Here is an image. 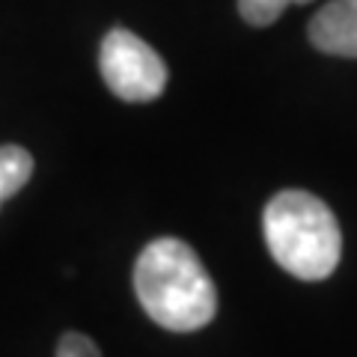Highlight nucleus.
Wrapping results in <instances>:
<instances>
[{
    "label": "nucleus",
    "mask_w": 357,
    "mask_h": 357,
    "mask_svg": "<svg viewBox=\"0 0 357 357\" xmlns=\"http://www.w3.org/2000/svg\"><path fill=\"white\" fill-rule=\"evenodd\" d=\"M134 292L146 316L173 333L206 328L218 312L215 280L182 238L149 241L134 265Z\"/></svg>",
    "instance_id": "1"
},
{
    "label": "nucleus",
    "mask_w": 357,
    "mask_h": 357,
    "mask_svg": "<svg viewBox=\"0 0 357 357\" xmlns=\"http://www.w3.org/2000/svg\"><path fill=\"white\" fill-rule=\"evenodd\" d=\"M292 3H310V0H238V13L241 18L253 27H268Z\"/></svg>",
    "instance_id": "6"
},
{
    "label": "nucleus",
    "mask_w": 357,
    "mask_h": 357,
    "mask_svg": "<svg viewBox=\"0 0 357 357\" xmlns=\"http://www.w3.org/2000/svg\"><path fill=\"white\" fill-rule=\"evenodd\" d=\"M310 42L331 57L357 60V0H331L310 21Z\"/></svg>",
    "instance_id": "4"
},
{
    "label": "nucleus",
    "mask_w": 357,
    "mask_h": 357,
    "mask_svg": "<svg viewBox=\"0 0 357 357\" xmlns=\"http://www.w3.org/2000/svg\"><path fill=\"white\" fill-rule=\"evenodd\" d=\"M98 69L110 93L122 102H152L167 86V66L158 51L126 27H116L105 36Z\"/></svg>",
    "instance_id": "3"
},
{
    "label": "nucleus",
    "mask_w": 357,
    "mask_h": 357,
    "mask_svg": "<svg viewBox=\"0 0 357 357\" xmlns=\"http://www.w3.org/2000/svg\"><path fill=\"white\" fill-rule=\"evenodd\" d=\"M57 357H102L98 345L86 337V333H77V331H69L60 337V345H57Z\"/></svg>",
    "instance_id": "7"
},
{
    "label": "nucleus",
    "mask_w": 357,
    "mask_h": 357,
    "mask_svg": "<svg viewBox=\"0 0 357 357\" xmlns=\"http://www.w3.org/2000/svg\"><path fill=\"white\" fill-rule=\"evenodd\" d=\"M33 176V155L24 146H0V206L13 199Z\"/></svg>",
    "instance_id": "5"
},
{
    "label": "nucleus",
    "mask_w": 357,
    "mask_h": 357,
    "mask_svg": "<svg viewBox=\"0 0 357 357\" xmlns=\"http://www.w3.org/2000/svg\"><path fill=\"white\" fill-rule=\"evenodd\" d=\"M265 244L274 262L298 280L316 283L337 271L342 232L325 199L307 191H280L262 215Z\"/></svg>",
    "instance_id": "2"
}]
</instances>
